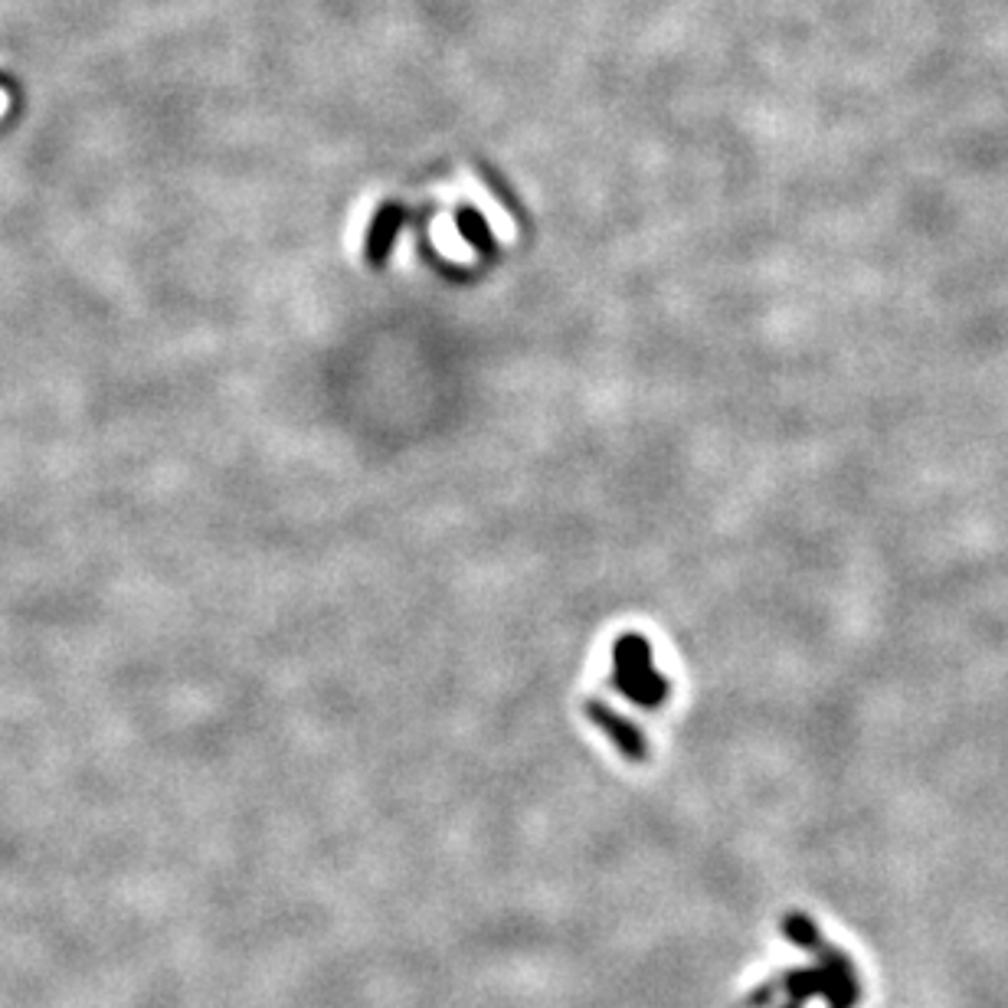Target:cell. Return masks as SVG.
I'll use <instances>...</instances> for the list:
<instances>
[{
  "mask_svg": "<svg viewBox=\"0 0 1008 1008\" xmlns=\"http://www.w3.org/2000/svg\"><path fill=\"white\" fill-rule=\"evenodd\" d=\"M586 711H590V721L593 724H600L603 731L609 733V740H616L629 756H645V740H641V731L636 724H629V721H623V718H616L609 708H603L600 701H590L586 704Z\"/></svg>",
  "mask_w": 1008,
  "mask_h": 1008,
  "instance_id": "obj_2",
  "label": "cell"
},
{
  "mask_svg": "<svg viewBox=\"0 0 1008 1008\" xmlns=\"http://www.w3.org/2000/svg\"><path fill=\"white\" fill-rule=\"evenodd\" d=\"M619 685L629 698H636L641 704H655L658 698H665V678H658L648 665V645L641 639H623L619 641Z\"/></svg>",
  "mask_w": 1008,
  "mask_h": 1008,
  "instance_id": "obj_1",
  "label": "cell"
}]
</instances>
